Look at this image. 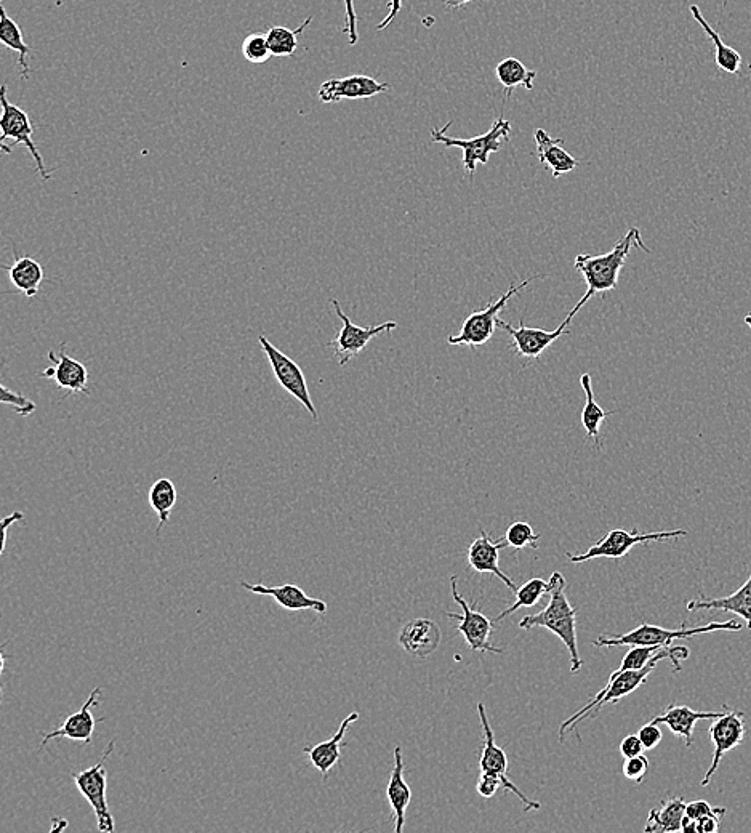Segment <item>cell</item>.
Returning a JSON list of instances; mask_svg holds the SVG:
<instances>
[{
    "instance_id": "6da1fadb",
    "label": "cell",
    "mask_w": 751,
    "mask_h": 833,
    "mask_svg": "<svg viewBox=\"0 0 751 833\" xmlns=\"http://www.w3.org/2000/svg\"><path fill=\"white\" fill-rule=\"evenodd\" d=\"M689 654H691V651L686 646H675V648L665 646V648L660 649L655 654L654 659L644 669L623 670V672L615 670L611 677H609V680H607L606 686L596 694L595 699L588 702L583 709H580L579 712L564 721L561 728H559V741L564 742L566 734L569 731H575L583 718H595L599 710L603 709L604 705L615 704V702H619L623 697L635 693L636 689L641 688L646 683L647 677L654 672L655 665L659 664L660 660H670L675 672H679L681 670V662L689 659Z\"/></svg>"
},
{
    "instance_id": "7a4b0ae2",
    "label": "cell",
    "mask_w": 751,
    "mask_h": 833,
    "mask_svg": "<svg viewBox=\"0 0 751 833\" xmlns=\"http://www.w3.org/2000/svg\"><path fill=\"white\" fill-rule=\"evenodd\" d=\"M550 601L543 611L524 617L519 622V628L531 630V628L542 627L555 633L559 640L563 641L569 656H571V672L577 673L582 669L583 660L579 652V640H577V609L572 608L566 596V579L561 572L555 571L551 574Z\"/></svg>"
},
{
    "instance_id": "3957f363",
    "label": "cell",
    "mask_w": 751,
    "mask_h": 833,
    "mask_svg": "<svg viewBox=\"0 0 751 833\" xmlns=\"http://www.w3.org/2000/svg\"><path fill=\"white\" fill-rule=\"evenodd\" d=\"M633 247L651 254V250L641 238L639 228H630L625 236L617 241L614 249L607 252V254L579 255L575 258V270L579 271L587 282V292L591 297L606 294L609 290H614L617 287L620 271L625 266Z\"/></svg>"
},
{
    "instance_id": "277c9868",
    "label": "cell",
    "mask_w": 751,
    "mask_h": 833,
    "mask_svg": "<svg viewBox=\"0 0 751 833\" xmlns=\"http://www.w3.org/2000/svg\"><path fill=\"white\" fill-rule=\"evenodd\" d=\"M743 624L737 619L726 620V622H711V624L703 625V627L686 628L683 625L681 628L657 627V625L643 624L639 625L631 632L623 633V635H601L593 641L596 648H614V646H670L671 641L687 640L692 636L703 635V633L710 632H740Z\"/></svg>"
},
{
    "instance_id": "5b68a950",
    "label": "cell",
    "mask_w": 751,
    "mask_h": 833,
    "mask_svg": "<svg viewBox=\"0 0 751 833\" xmlns=\"http://www.w3.org/2000/svg\"><path fill=\"white\" fill-rule=\"evenodd\" d=\"M450 125H452V122H447L442 129L431 130V140H433V143H441L447 148L462 149L463 167H465L470 178H473L474 172H476V165H487L490 154L500 151V143L510 141V133L513 130L511 129V122L503 119V116L495 119L489 132L474 138L447 137V129Z\"/></svg>"
},
{
    "instance_id": "8992f818",
    "label": "cell",
    "mask_w": 751,
    "mask_h": 833,
    "mask_svg": "<svg viewBox=\"0 0 751 833\" xmlns=\"http://www.w3.org/2000/svg\"><path fill=\"white\" fill-rule=\"evenodd\" d=\"M687 532L683 529H676V531L663 532H646V534H639L638 531H623V529H614L609 532L603 539L591 545L587 552L579 553V555H572L566 553L567 560L574 564L587 563V561L596 560V558H607V560H620L623 556L628 555L631 548L639 544H647V542H667L671 539H679V537H686Z\"/></svg>"
},
{
    "instance_id": "52a82bcc",
    "label": "cell",
    "mask_w": 751,
    "mask_h": 833,
    "mask_svg": "<svg viewBox=\"0 0 751 833\" xmlns=\"http://www.w3.org/2000/svg\"><path fill=\"white\" fill-rule=\"evenodd\" d=\"M540 278H543L542 274H535L532 278L521 282L519 286L511 284L507 294H503V297L498 298L497 302L489 303V305L486 306V310L474 311V313H471L470 316L465 319V322H463L462 330H460L457 335H454V337H449L447 342H449L452 347H462V345H466V347H470L471 350H474L476 347H482L484 343L489 342V340L494 337L495 327H497L498 313H500V311L507 306L508 300H510L511 297H515L516 294H519L521 290L526 289L532 281Z\"/></svg>"
},
{
    "instance_id": "ba28073f",
    "label": "cell",
    "mask_w": 751,
    "mask_h": 833,
    "mask_svg": "<svg viewBox=\"0 0 751 833\" xmlns=\"http://www.w3.org/2000/svg\"><path fill=\"white\" fill-rule=\"evenodd\" d=\"M114 747H116V741L109 742L108 749L103 752L97 765L84 769L81 773L73 774L77 790L92 806L93 813L97 816L98 830L103 833H113L116 830L113 814L109 811L108 797H106V790H108L106 761L111 757Z\"/></svg>"
},
{
    "instance_id": "9c48e42d",
    "label": "cell",
    "mask_w": 751,
    "mask_h": 833,
    "mask_svg": "<svg viewBox=\"0 0 751 833\" xmlns=\"http://www.w3.org/2000/svg\"><path fill=\"white\" fill-rule=\"evenodd\" d=\"M590 298L591 295L588 292L583 295L582 300L574 306V310L567 314V318L553 332L527 327L524 318H521L518 329H515L507 321H503L500 318H498L497 327L498 329L505 330L510 335L511 340H513L511 348L515 351L516 356L524 358L531 363V361H537L543 355V351L547 350L551 343H555L561 335L569 334V332H566L567 326L571 324L572 319L575 318V314L579 313L583 306L587 305Z\"/></svg>"
},
{
    "instance_id": "30bf717a",
    "label": "cell",
    "mask_w": 751,
    "mask_h": 833,
    "mask_svg": "<svg viewBox=\"0 0 751 833\" xmlns=\"http://www.w3.org/2000/svg\"><path fill=\"white\" fill-rule=\"evenodd\" d=\"M0 106H2V117H0V148L5 146L7 141L12 140L13 146H26L34 162H36V169L41 174L44 182L52 180V172L45 167L42 154L39 153L36 143L33 141L34 125L29 119V114L20 106L13 105L7 98V85H2L0 89Z\"/></svg>"
},
{
    "instance_id": "8fae6325",
    "label": "cell",
    "mask_w": 751,
    "mask_h": 833,
    "mask_svg": "<svg viewBox=\"0 0 751 833\" xmlns=\"http://www.w3.org/2000/svg\"><path fill=\"white\" fill-rule=\"evenodd\" d=\"M258 342H260L262 350L265 351L266 358L270 361L271 369H273L274 377L278 380L279 385L289 395L300 401L305 406L306 411L310 412L311 417L318 422V411H316V406L311 401L310 390H308V383H306L302 367L298 366L294 359H290L289 356L284 355L281 350L274 347L265 335H258Z\"/></svg>"
},
{
    "instance_id": "7c38bea8",
    "label": "cell",
    "mask_w": 751,
    "mask_h": 833,
    "mask_svg": "<svg viewBox=\"0 0 751 833\" xmlns=\"http://www.w3.org/2000/svg\"><path fill=\"white\" fill-rule=\"evenodd\" d=\"M332 305H334L338 318L343 321V329L340 330V334L332 342L327 343V347L334 351V355L337 356L340 366H346V364L350 363L351 359L356 358L361 351L366 350L370 340L375 339L380 334H385V332H391V330L398 327V324L394 321L383 322L380 326H356L343 313L342 306H340L338 300L334 298Z\"/></svg>"
},
{
    "instance_id": "4fadbf2b",
    "label": "cell",
    "mask_w": 751,
    "mask_h": 833,
    "mask_svg": "<svg viewBox=\"0 0 751 833\" xmlns=\"http://www.w3.org/2000/svg\"><path fill=\"white\" fill-rule=\"evenodd\" d=\"M450 590H452V598L462 608V612L460 614L446 612V616L450 620H458V632L462 633L471 651L503 654V649L495 648L489 641L494 622L466 603L465 598L458 593L457 576L450 577Z\"/></svg>"
},
{
    "instance_id": "5bb4252c",
    "label": "cell",
    "mask_w": 751,
    "mask_h": 833,
    "mask_svg": "<svg viewBox=\"0 0 751 833\" xmlns=\"http://www.w3.org/2000/svg\"><path fill=\"white\" fill-rule=\"evenodd\" d=\"M478 715L481 718L482 729H484V747H482L481 760H479V768L481 773L490 774V776L497 777L498 781L502 782L503 789L510 790L515 793L516 797L523 803L524 811H539L542 809L539 801L531 800L526 797L521 790L516 787V784L510 781L508 777V757L502 747L495 744L494 731L490 728L489 718H487L486 707L484 704H478Z\"/></svg>"
},
{
    "instance_id": "9a60e30c",
    "label": "cell",
    "mask_w": 751,
    "mask_h": 833,
    "mask_svg": "<svg viewBox=\"0 0 751 833\" xmlns=\"http://www.w3.org/2000/svg\"><path fill=\"white\" fill-rule=\"evenodd\" d=\"M708 733H710L711 744H713V761H711L707 774L703 777L702 787H707L710 784L711 779L718 771L719 765H721L724 755L742 744L743 737L747 733L745 715L739 710H727L723 717L716 718L715 723L708 729Z\"/></svg>"
},
{
    "instance_id": "2e32d148",
    "label": "cell",
    "mask_w": 751,
    "mask_h": 833,
    "mask_svg": "<svg viewBox=\"0 0 751 833\" xmlns=\"http://www.w3.org/2000/svg\"><path fill=\"white\" fill-rule=\"evenodd\" d=\"M390 90V84H383L370 76H350L343 79H329L319 87L318 97L322 103H338L342 100H367Z\"/></svg>"
},
{
    "instance_id": "e0dca14e",
    "label": "cell",
    "mask_w": 751,
    "mask_h": 833,
    "mask_svg": "<svg viewBox=\"0 0 751 833\" xmlns=\"http://www.w3.org/2000/svg\"><path fill=\"white\" fill-rule=\"evenodd\" d=\"M100 694L101 688L93 689L79 712L71 713L60 728L53 729L50 733H45L44 739H42L41 745H39V752H42L45 745L49 744L52 739H58V737H65L69 741L82 742V744H90L98 721L105 720V718L103 720H97L92 715L93 707H97L100 704Z\"/></svg>"
},
{
    "instance_id": "ac0fdd59",
    "label": "cell",
    "mask_w": 751,
    "mask_h": 833,
    "mask_svg": "<svg viewBox=\"0 0 751 833\" xmlns=\"http://www.w3.org/2000/svg\"><path fill=\"white\" fill-rule=\"evenodd\" d=\"M49 359L53 366L47 367L42 372L44 379L55 380L57 387L68 391L69 395H90L89 371L81 361L71 358L66 353L65 345H61L60 355L58 356L50 351Z\"/></svg>"
},
{
    "instance_id": "d6986e66",
    "label": "cell",
    "mask_w": 751,
    "mask_h": 833,
    "mask_svg": "<svg viewBox=\"0 0 751 833\" xmlns=\"http://www.w3.org/2000/svg\"><path fill=\"white\" fill-rule=\"evenodd\" d=\"M508 547L505 537L498 539L497 542L487 536V532L481 529V536L474 539L473 544L468 548V563L470 568L478 574H492L502 580L503 584L510 588L511 592H518L515 582L500 569V550Z\"/></svg>"
},
{
    "instance_id": "ffe728a7",
    "label": "cell",
    "mask_w": 751,
    "mask_h": 833,
    "mask_svg": "<svg viewBox=\"0 0 751 833\" xmlns=\"http://www.w3.org/2000/svg\"><path fill=\"white\" fill-rule=\"evenodd\" d=\"M241 587L247 592L255 593V595L271 596L286 611H313L316 614H321V616L327 614L326 601L311 598L298 585L284 584L278 585V587H268V585L263 584L241 582Z\"/></svg>"
},
{
    "instance_id": "44dd1931",
    "label": "cell",
    "mask_w": 751,
    "mask_h": 833,
    "mask_svg": "<svg viewBox=\"0 0 751 833\" xmlns=\"http://www.w3.org/2000/svg\"><path fill=\"white\" fill-rule=\"evenodd\" d=\"M399 644L415 659H426L439 648L441 630L431 619L410 620L399 633Z\"/></svg>"
},
{
    "instance_id": "7402d4cb",
    "label": "cell",
    "mask_w": 751,
    "mask_h": 833,
    "mask_svg": "<svg viewBox=\"0 0 751 833\" xmlns=\"http://www.w3.org/2000/svg\"><path fill=\"white\" fill-rule=\"evenodd\" d=\"M359 720V713L353 712L342 721V725L337 729L334 736L327 739V741L319 742L314 747H305L303 753L310 758L311 765L318 769L319 773L326 781L330 771L338 765V761L342 758L343 739H345L348 729L353 725L354 721Z\"/></svg>"
},
{
    "instance_id": "603a6c76",
    "label": "cell",
    "mask_w": 751,
    "mask_h": 833,
    "mask_svg": "<svg viewBox=\"0 0 751 833\" xmlns=\"http://www.w3.org/2000/svg\"><path fill=\"white\" fill-rule=\"evenodd\" d=\"M695 712L687 705H670L667 710L659 715V717L652 718V723L655 725H667L671 733L675 736L681 737L687 747H691L694 741L695 725L700 720H713V718L723 717L727 712Z\"/></svg>"
},
{
    "instance_id": "cb8c5ba5",
    "label": "cell",
    "mask_w": 751,
    "mask_h": 833,
    "mask_svg": "<svg viewBox=\"0 0 751 833\" xmlns=\"http://www.w3.org/2000/svg\"><path fill=\"white\" fill-rule=\"evenodd\" d=\"M537 157L545 169L551 170L555 180L569 174L579 165V161L563 148V138H553L543 129L535 130Z\"/></svg>"
},
{
    "instance_id": "d4e9b609",
    "label": "cell",
    "mask_w": 751,
    "mask_h": 833,
    "mask_svg": "<svg viewBox=\"0 0 751 833\" xmlns=\"http://www.w3.org/2000/svg\"><path fill=\"white\" fill-rule=\"evenodd\" d=\"M394 765L391 771L390 782L386 787V798L390 801L394 813V830L396 833L404 832L406 824V811L412 801V790L404 779V760H402L401 745H396L393 752Z\"/></svg>"
},
{
    "instance_id": "484cf974",
    "label": "cell",
    "mask_w": 751,
    "mask_h": 833,
    "mask_svg": "<svg viewBox=\"0 0 751 833\" xmlns=\"http://www.w3.org/2000/svg\"><path fill=\"white\" fill-rule=\"evenodd\" d=\"M687 611H726L737 614L751 628V574L747 582L726 598H699L687 601Z\"/></svg>"
},
{
    "instance_id": "4316f807",
    "label": "cell",
    "mask_w": 751,
    "mask_h": 833,
    "mask_svg": "<svg viewBox=\"0 0 751 833\" xmlns=\"http://www.w3.org/2000/svg\"><path fill=\"white\" fill-rule=\"evenodd\" d=\"M0 42L18 53V66H20L21 79L28 81L29 74V55H31V47L25 42V37L21 33V28L17 21L9 17V13L5 10L4 2H0Z\"/></svg>"
},
{
    "instance_id": "83f0119b",
    "label": "cell",
    "mask_w": 751,
    "mask_h": 833,
    "mask_svg": "<svg viewBox=\"0 0 751 833\" xmlns=\"http://www.w3.org/2000/svg\"><path fill=\"white\" fill-rule=\"evenodd\" d=\"M686 806V801L681 797L663 801L662 805L651 809L644 832H683Z\"/></svg>"
},
{
    "instance_id": "f1b7e54d",
    "label": "cell",
    "mask_w": 751,
    "mask_h": 833,
    "mask_svg": "<svg viewBox=\"0 0 751 833\" xmlns=\"http://www.w3.org/2000/svg\"><path fill=\"white\" fill-rule=\"evenodd\" d=\"M9 271L10 282L15 289L20 290L26 297H36L44 281V270L41 263L29 255L17 257L13 265L4 266Z\"/></svg>"
},
{
    "instance_id": "f546056e",
    "label": "cell",
    "mask_w": 751,
    "mask_h": 833,
    "mask_svg": "<svg viewBox=\"0 0 751 833\" xmlns=\"http://www.w3.org/2000/svg\"><path fill=\"white\" fill-rule=\"evenodd\" d=\"M691 13L694 20L702 26L703 31L707 33V36L710 37L713 44H715V61L718 68L727 74L739 73L740 68H742V55H740L737 50L729 47V45L723 41V37L719 36L718 31L708 25L707 20L703 18L702 12H700L697 5H691Z\"/></svg>"
},
{
    "instance_id": "4dcf8cb0",
    "label": "cell",
    "mask_w": 751,
    "mask_h": 833,
    "mask_svg": "<svg viewBox=\"0 0 751 833\" xmlns=\"http://www.w3.org/2000/svg\"><path fill=\"white\" fill-rule=\"evenodd\" d=\"M580 385H582L585 396H587V403H585L582 411V425L585 431H587V439H593V443L596 444V449H601L603 443H601V438H599V427H601V423L604 420L614 415L615 411L606 412L603 407L596 403L590 374H583L580 377Z\"/></svg>"
},
{
    "instance_id": "1f68e13d",
    "label": "cell",
    "mask_w": 751,
    "mask_h": 833,
    "mask_svg": "<svg viewBox=\"0 0 751 833\" xmlns=\"http://www.w3.org/2000/svg\"><path fill=\"white\" fill-rule=\"evenodd\" d=\"M148 500L149 505L159 518V526H157L156 531L157 536H159V532L169 523L173 507L177 505V487L169 478L157 479L156 483L149 489Z\"/></svg>"
},
{
    "instance_id": "d6a6232c",
    "label": "cell",
    "mask_w": 751,
    "mask_h": 833,
    "mask_svg": "<svg viewBox=\"0 0 751 833\" xmlns=\"http://www.w3.org/2000/svg\"><path fill=\"white\" fill-rule=\"evenodd\" d=\"M495 74H497L498 82L507 90V98L511 97V93L519 85H523L526 90H534V79L537 73L527 69L523 61L518 58H505L500 61L495 68Z\"/></svg>"
},
{
    "instance_id": "836d02e7",
    "label": "cell",
    "mask_w": 751,
    "mask_h": 833,
    "mask_svg": "<svg viewBox=\"0 0 751 833\" xmlns=\"http://www.w3.org/2000/svg\"><path fill=\"white\" fill-rule=\"evenodd\" d=\"M311 21H313V17L306 18L297 29H289L286 26H273L266 33L273 57H294L298 49V36L305 31L306 26L311 25Z\"/></svg>"
},
{
    "instance_id": "e575fe53",
    "label": "cell",
    "mask_w": 751,
    "mask_h": 833,
    "mask_svg": "<svg viewBox=\"0 0 751 833\" xmlns=\"http://www.w3.org/2000/svg\"><path fill=\"white\" fill-rule=\"evenodd\" d=\"M548 592H550V582H545L540 577H532L531 580H527L523 587L518 588V592H516V603L510 606V608L505 609V611L500 612L495 617L494 624L502 622L505 617L510 616V614L518 611V609L532 608V606H535V604L542 600L543 596L548 595Z\"/></svg>"
},
{
    "instance_id": "d590c367",
    "label": "cell",
    "mask_w": 751,
    "mask_h": 833,
    "mask_svg": "<svg viewBox=\"0 0 751 833\" xmlns=\"http://www.w3.org/2000/svg\"><path fill=\"white\" fill-rule=\"evenodd\" d=\"M508 547L515 548V550H523V548L531 547L534 550L539 548L540 534L532 529L531 524L524 523V521H516L511 523L510 528L505 534Z\"/></svg>"
},
{
    "instance_id": "8d00e7d4",
    "label": "cell",
    "mask_w": 751,
    "mask_h": 833,
    "mask_svg": "<svg viewBox=\"0 0 751 833\" xmlns=\"http://www.w3.org/2000/svg\"><path fill=\"white\" fill-rule=\"evenodd\" d=\"M242 55L252 65H265L273 57L266 34H250L242 42Z\"/></svg>"
},
{
    "instance_id": "74e56055",
    "label": "cell",
    "mask_w": 751,
    "mask_h": 833,
    "mask_svg": "<svg viewBox=\"0 0 751 833\" xmlns=\"http://www.w3.org/2000/svg\"><path fill=\"white\" fill-rule=\"evenodd\" d=\"M662 648H665V646H631L630 651L625 654L622 664L617 670L623 672V670L644 669Z\"/></svg>"
},
{
    "instance_id": "f35d334b",
    "label": "cell",
    "mask_w": 751,
    "mask_h": 833,
    "mask_svg": "<svg viewBox=\"0 0 751 833\" xmlns=\"http://www.w3.org/2000/svg\"><path fill=\"white\" fill-rule=\"evenodd\" d=\"M0 403L9 404L13 407V411L21 417H28L36 411V404L31 399L20 395V393H15V391H10L5 385L0 388Z\"/></svg>"
},
{
    "instance_id": "ab89813d",
    "label": "cell",
    "mask_w": 751,
    "mask_h": 833,
    "mask_svg": "<svg viewBox=\"0 0 751 833\" xmlns=\"http://www.w3.org/2000/svg\"><path fill=\"white\" fill-rule=\"evenodd\" d=\"M622 771L623 776L627 777L628 781H635L641 784L644 777H646L647 771H649V760H647V757H644V753L643 755H638V757L625 758Z\"/></svg>"
},
{
    "instance_id": "60d3db41",
    "label": "cell",
    "mask_w": 751,
    "mask_h": 833,
    "mask_svg": "<svg viewBox=\"0 0 751 833\" xmlns=\"http://www.w3.org/2000/svg\"><path fill=\"white\" fill-rule=\"evenodd\" d=\"M710 814L723 817L726 814V808H723V806H711L710 803L703 800L687 803L686 816L691 817L692 821H699L702 817L710 816Z\"/></svg>"
},
{
    "instance_id": "b9f144b4",
    "label": "cell",
    "mask_w": 751,
    "mask_h": 833,
    "mask_svg": "<svg viewBox=\"0 0 751 833\" xmlns=\"http://www.w3.org/2000/svg\"><path fill=\"white\" fill-rule=\"evenodd\" d=\"M345 9H346V23L345 29H343V33L348 36V44L356 45L358 44V15H356V10H354V0H345Z\"/></svg>"
},
{
    "instance_id": "7bdbcfd3",
    "label": "cell",
    "mask_w": 751,
    "mask_h": 833,
    "mask_svg": "<svg viewBox=\"0 0 751 833\" xmlns=\"http://www.w3.org/2000/svg\"><path fill=\"white\" fill-rule=\"evenodd\" d=\"M639 739L643 742L644 749L652 750L657 747V745L662 742L663 734L660 731L659 725H655V723H647L644 725L643 728L639 729L638 733Z\"/></svg>"
},
{
    "instance_id": "ee69618b",
    "label": "cell",
    "mask_w": 751,
    "mask_h": 833,
    "mask_svg": "<svg viewBox=\"0 0 751 833\" xmlns=\"http://www.w3.org/2000/svg\"><path fill=\"white\" fill-rule=\"evenodd\" d=\"M502 787V782L498 781L497 777L481 773L478 784H476V792H478L482 798H492L495 797V793L502 789Z\"/></svg>"
},
{
    "instance_id": "f6af8a7d",
    "label": "cell",
    "mask_w": 751,
    "mask_h": 833,
    "mask_svg": "<svg viewBox=\"0 0 751 833\" xmlns=\"http://www.w3.org/2000/svg\"><path fill=\"white\" fill-rule=\"evenodd\" d=\"M644 750L646 749L638 734H630L620 742V753L623 758L638 757V755H643Z\"/></svg>"
},
{
    "instance_id": "bcb514c9",
    "label": "cell",
    "mask_w": 751,
    "mask_h": 833,
    "mask_svg": "<svg viewBox=\"0 0 751 833\" xmlns=\"http://www.w3.org/2000/svg\"><path fill=\"white\" fill-rule=\"evenodd\" d=\"M719 822H721V816H716V814L702 817L699 821H695L697 833H716L719 830Z\"/></svg>"
},
{
    "instance_id": "7dc6e473",
    "label": "cell",
    "mask_w": 751,
    "mask_h": 833,
    "mask_svg": "<svg viewBox=\"0 0 751 833\" xmlns=\"http://www.w3.org/2000/svg\"><path fill=\"white\" fill-rule=\"evenodd\" d=\"M25 520V513L23 512H15L12 515L7 516L2 520V552H5V548H7V531H9L10 524L18 523V521Z\"/></svg>"
},
{
    "instance_id": "c3c4849f",
    "label": "cell",
    "mask_w": 751,
    "mask_h": 833,
    "mask_svg": "<svg viewBox=\"0 0 751 833\" xmlns=\"http://www.w3.org/2000/svg\"><path fill=\"white\" fill-rule=\"evenodd\" d=\"M401 7V0H391L390 15H388V17H386L385 20H383L382 23H380V25H378V31H383V29H385L386 26L390 25L391 21H393L394 18H396V15H398V12L399 10H401Z\"/></svg>"
},
{
    "instance_id": "681fc988",
    "label": "cell",
    "mask_w": 751,
    "mask_h": 833,
    "mask_svg": "<svg viewBox=\"0 0 751 833\" xmlns=\"http://www.w3.org/2000/svg\"><path fill=\"white\" fill-rule=\"evenodd\" d=\"M470 2H474V0H444V4H446L447 9L450 10L462 9V7H465L466 4H470Z\"/></svg>"
},
{
    "instance_id": "f907efd6",
    "label": "cell",
    "mask_w": 751,
    "mask_h": 833,
    "mask_svg": "<svg viewBox=\"0 0 751 833\" xmlns=\"http://www.w3.org/2000/svg\"><path fill=\"white\" fill-rule=\"evenodd\" d=\"M53 821L57 822V825H53L52 832H58V830H63L66 829V827H68V822H66V819H58V817H55Z\"/></svg>"
},
{
    "instance_id": "816d5d0a",
    "label": "cell",
    "mask_w": 751,
    "mask_h": 833,
    "mask_svg": "<svg viewBox=\"0 0 751 833\" xmlns=\"http://www.w3.org/2000/svg\"><path fill=\"white\" fill-rule=\"evenodd\" d=\"M745 324H747V326L751 329V313L745 316Z\"/></svg>"
},
{
    "instance_id": "f5cc1de1",
    "label": "cell",
    "mask_w": 751,
    "mask_h": 833,
    "mask_svg": "<svg viewBox=\"0 0 751 833\" xmlns=\"http://www.w3.org/2000/svg\"><path fill=\"white\" fill-rule=\"evenodd\" d=\"M726 5H727V0H724L723 7H726Z\"/></svg>"
}]
</instances>
